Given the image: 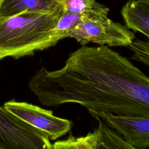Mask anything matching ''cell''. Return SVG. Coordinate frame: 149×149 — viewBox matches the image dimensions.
Returning <instances> with one entry per match:
<instances>
[{
  "label": "cell",
  "mask_w": 149,
  "mask_h": 149,
  "mask_svg": "<svg viewBox=\"0 0 149 149\" xmlns=\"http://www.w3.org/2000/svg\"><path fill=\"white\" fill-rule=\"evenodd\" d=\"M29 86L43 105L77 104L97 120L107 113L149 117V77L105 45H83L62 68L38 70Z\"/></svg>",
  "instance_id": "6da1fadb"
},
{
  "label": "cell",
  "mask_w": 149,
  "mask_h": 149,
  "mask_svg": "<svg viewBox=\"0 0 149 149\" xmlns=\"http://www.w3.org/2000/svg\"><path fill=\"white\" fill-rule=\"evenodd\" d=\"M64 12L0 17V59L31 55L55 45L61 38L55 27Z\"/></svg>",
  "instance_id": "7a4b0ae2"
},
{
  "label": "cell",
  "mask_w": 149,
  "mask_h": 149,
  "mask_svg": "<svg viewBox=\"0 0 149 149\" xmlns=\"http://www.w3.org/2000/svg\"><path fill=\"white\" fill-rule=\"evenodd\" d=\"M109 11L106 7L81 13L79 21L67 37L74 38L82 46L93 42L109 47H128L134 39V33L126 26L108 18Z\"/></svg>",
  "instance_id": "3957f363"
},
{
  "label": "cell",
  "mask_w": 149,
  "mask_h": 149,
  "mask_svg": "<svg viewBox=\"0 0 149 149\" xmlns=\"http://www.w3.org/2000/svg\"><path fill=\"white\" fill-rule=\"evenodd\" d=\"M0 149H53L40 131L0 107Z\"/></svg>",
  "instance_id": "277c9868"
},
{
  "label": "cell",
  "mask_w": 149,
  "mask_h": 149,
  "mask_svg": "<svg viewBox=\"0 0 149 149\" xmlns=\"http://www.w3.org/2000/svg\"><path fill=\"white\" fill-rule=\"evenodd\" d=\"M3 108L19 119L40 131L49 140L66 134L70 129L72 122L55 116L52 111L13 100L5 102Z\"/></svg>",
  "instance_id": "5b68a950"
},
{
  "label": "cell",
  "mask_w": 149,
  "mask_h": 149,
  "mask_svg": "<svg viewBox=\"0 0 149 149\" xmlns=\"http://www.w3.org/2000/svg\"><path fill=\"white\" fill-rule=\"evenodd\" d=\"M125 26L130 30L142 33L149 39V3L141 1H127L120 10ZM129 47L132 58L149 67V41H133Z\"/></svg>",
  "instance_id": "8992f818"
},
{
  "label": "cell",
  "mask_w": 149,
  "mask_h": 149,
  "mask_svg": "<svg viewBox=\"0 0 149 149\" xmlns=\"http://www.w3.org/2000/svg\"><path fill=\"white\" fill-rule=\"evenodd\" d=\"M101 119L137 149L149 147V117L104 115Z\"/></svg>",
  "instance_id": "52a82bcc"
},
{
  "label": "cell",
  "mask_w": 149,
  "mask_h": 149,
  "mask_svg": "<svg viewBox=\"0 0 149 149\" xmlns=\"http://www.w3.org/2000/svg\"><path fill=\"white\" fill-rule=\"evenodd\" d=\"M65 12L61 0H5L0 17H7L23 13H55Z\"/></svg>",
  "instance_id": "ba28073f"
},
{
  "label": "cell",
  "mask_w": 149,
  "mask_h": 149,
  "mask_svg": "<svg viewBox=\"0 0 149 149\" xmlns=\"http://www.w3.org/2000/svg\"><path fill=\"white\" fill-rule=\"evenodd\" d=\"M97 120L96 149H137L126 141L119 133L110 128L101 119Z\"/></svg>",
  "instance_id": "9c48e42d"
},
{
  "label": "cell",
  "mask_w": 149,
  "mask_h": 149,
  "mask_svg": "<svg viewBox=\"0 0 149 149\" xmlns=\"http://www.w3.org/2000/svg\"><path fill=\"white\" fill-rule=\"evenodd\" d=\"M98 133L96 129L87 135L75 137L70 135L66 139L57 141L52 144L53 149H96Z\"/></svg>",
  "instance_id": "30bf717a"
},
{
  "label": "cell",
  "mask_w": 149,
  "mask_h": 149,
  "mask_svg": "<svg viewBox=\"0 0 149 149\" xmlns=\"http://www.w3.org/2000/svg\"><path fill=\"white\" fill-rule=\"evenodd\" d=\"M63 5L65 12L75 14L91 11L101 10L106 8L97 2V0H61Z\"/></svg>",
  "instance_id": "8fae6325"
},
{
  "label": "cell",
  "mask_w": 149,
  "mask_h": 149,
  "mask_svg": "<svg viewBox=\"0 0 149 149\" xmlns=\"http://www.w3.org/2000/svg\"><path fill=\"white\" fill-rule=\"evenodd\" d=\"M129 1H141L149 3V0H129Z\"/></svg>",
  "instance_id": "7c38bea8"
},
{
  "label": "cell",
  "mask_w": 149,
  "mask_h": 149,
  "mask_svg": "<svg viewBox=\"0 0 149 149\" xmlns=\"http://www.w3.org/2000/svg\"><path fill=\"white\" fill-rule=\"evenodd\" d=\"M4 1H5V0H0V10H1V6H2V3H3V2H4Z\"/></svg>",
  "instance_id": "4fadbf2b"
}]
</instances>
